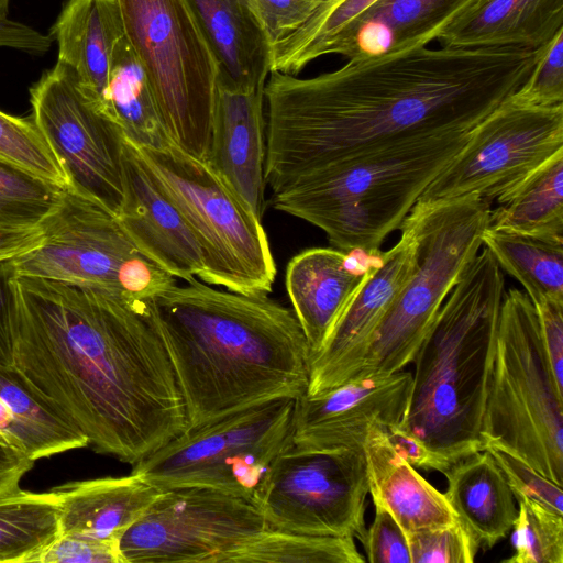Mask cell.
Here are the masks:
<instances>
[{
  "label": "cell",
  "instance_id": "41",
  "mask_svg": "<svg viewBox=\"0 0 563 563\" xmlns=\"http://www.w3.org/2000/svg\"><path fill=\"white\" fill-rule=\"evenodd\" d=\"M322 0H247L271 51L295 33Z\"/></svg>",
  "mask_w": 563,
  "mask_h": 563
},
{
  "label": "cell",
  "instance_id": "12",
  "mask_svg": "<svg viewBox=\"0 0 563 563\" xmlns=\"http://www.w3.org/2000/svg\"><path fill=\"white\" fill-rule=\"evenodd\" d=\"M367 494L363 445L312 449L291 444L275 459L252 503L273 529L361 540L366 531Z\"/></svg>",
  "mask_w": 563,
  "mask_h": 563
},
{
  "label": "cell",
  "instance_id": "31",
  "mask_svg": "<svg viewBox=\"0 0 563 563\" xmlns=\"http://www.w3.org/2000/svg\"><path fill=\"white\" fill-rule=\"evenodd\" d=\"M482 241L499 267L523 286L532 303L563 300V240L487 228Z\"/></svg>",
  "mask_w": 563,
  "mask_h": 563
},
{
  "label": "cell",
  "instance_id": "37",
  "mask_svg": "<svg viewBox=\"0 0 563 563\" xmlns=\"http://www.w3.org/2000/svg\"><path fill=\"white\" fill-rule=\"evenodd\" d=\"M64 188L0 162V229L40 227Z\"/></svg>",
  "mask_w": 563,
  "mask_h": 563
},
{
  "label": "cell",
  "instance_id": "38",
  "mask_svg": "<svg viewBox=\"0 0 563 563\" xmlns=\"http://www.w3.org/2000/svg\"><path fill=\"white\" fill-rule=\"evenodd\" d=\"M411 563H472L481 543L459 520L406 532Z\"/></svg>",
  "mask_w": 563,
  "mask_h": 563
},
{
  "label": "cell",
  "instance_id": "8",
  "mask_svg": "<svg viewBox=\"0 0 563 563\" xmlns=\"http://www.w3.org/2000/svg\"><path fill=\"white\" fill-rule=\"evenodd\" d=\"M176 146L206 162L220 66L186 0H115Z\"/></svg>",
  "mask_w": 563,
  "mask_h": 563
},
{
  "label": "cell",
  "instance_id": "26",
  "mask_svg": "<svg viewBox=\"0 0 563 563\" xmlns=\"http://www.w3.org/2000/svg\"><path fill=\"white\" fill-rule=\"evenodd\" d=\"M209 42L220 75L245 88H264L271 46L247 0H186Z\"/></svg>",
  "mask_w": 563,
  "mask_h": 563
},
{
  "label": "cell",
  "instance_id": "39",
  "mask_svg": "<svg viewBox=\"0 0 563 563\" xmlns=\"http://www.w3.org/2000/svg\"><path fill=\"white\" fill-rule=\"evenodd\" d=\"M510 98L537 107L563 104V29L540 49L529 76Z\"/></svg>",
  "mask_w": 563,
  "mask_h": 563
},
{
  "label": "cell",
  "instance_id": "32",
  "mask_svg": "<svg viewBox=\"0 0 563 563\" xmlns=\"http://www.w3.org/2000/svg\"><path fill=\"white\" fill-rule=\"evenodd\" d=\"M58 510L52 489L0 495V562L29 563L59 534Z\"/></svg>",
  "mask_w": 563,
  "mask_h": 563
},
{
  "label": "cell",
  "instance_id": "48",
  "mask_svg": "<svg viewBox=\"0 0 563 563\" xmlns=\"http://www.w3.org/2000/svg\"><path fill=\"white\" fill-rule=\"evenodd\" d=\"M34 462L0 431V495L19 489L22 477L33 467Z\"/></svg>",
  "mask_w": 563,
  "mask_h": 563
},
{
  "label": "cell",
  "instance_id": "47",
  "mask_svg": "<svg viewBox=\"0 0 563 563\" xmlns=\"http://www.w3.org/2000/svg\"><path fill=\"white\" fill-rule=\"evenodd\" d=\"M53 41L51 34H43L8 16L0 18V47H9L33 55H42L49 49Z\"/></svg>",
  "mask_w": 563,
  "mask_h": 563
},
{
  "label": "cell",
  "instance_id": "4",
  "mask_svg": "<svg viewBox=\"0 0 563 563\" xmlns=\"http://www.w3.org/2000/svg\"><path fill=\"white\" fill-rule=\"evenodd\" d=\"M484 247L442 303L413 363L399 426L453 465L485 450L482 427L505 279Z\"/></svg>",
  "mask_w": 563,
  "mask_h": 563
},
{
  "label": "cell",
  "instance_id": "21",
  "mask_svg": "<svg viewBox=\"0 0 563 563\" xmlns=\"http://www.w3.org/2000/svg\"><path fill=\"white\" fill-rule=\"evenodd\" d=\"M473 1L377 0L341 31L328 54L358 62L426 47Z\"/></svg>",
  "mask_w": 563,
  "mask_h": 563
},
{
  "label": "cell",
  "instance_id": "34",
  "mask_svg": "<svg viewBox=\"0 0 563 563\" xmlns=\"http://www.w3.org/2000/svg\"><path fill=\"white\" fill-rule=\"evenodd\" d=\"M353 537L305 536L268 529L246 563H364Z\"/></svg>",
  "mask_w": 563,
  "mask_h": 563
},
{
  "label": "cell",
  "instance_id": "28",
  "mask_svg": "<svg viewBox=\"0 0 563 563\" xmlns=\"http://www.w3.org/2000/svg\"><path fill=\"white\" fill-rule=\"evenodd\" d=\"M0 402L8 412L0 431L34 461L89 445L85 434L14 365H0Z\"/></svg>",
  "mask_w": 563,
  "mask_h": 563
},
{
  "label": "cell",
  "instance_id": "7",
  "mask_svg": "<svg viewBox=\"0 0 563 563\" xmlns=\"http://www.w3.org/2000/svg\"><path fill=\"white\" fill-rule=\"evenodd\" d=\"M490 209L489 201L475 196L412 207L405 220L417 241L416 269L350 379L393 374L413 362L449 292L482 249Z\"/></svg>",
  "mask_w": 563,
  "mask_h": 563
},
{
  "label": "cell",
  "instance_id": "46",
  "mask_svg": "<svg viewBox=\"0 0 563 563\" xmlns=\"http://www.w3.org/2000/svg\"><path fill=\"white\" fill-rule=\"evenodd\" d=\"M14 275L12 261L0 265V365L3 366L14 364L12 333V278Z\"/></svg>",
  "mask_w": 563,
  "mask_h": 563
},
{
  "label": "cell",
  "instance_id": "29",
  "mask_svg": "<svg viewBox=\"0 0 563 563\" xmlns=\"http://www.w3.org/2000/svg\"><path fill=\"white\" fill-rule=\"evenodd\" d=\"M104 111L136 147H158L172 142L145 71L124 37L112 55Z\"/></svg>",
  "mask_w": 563,
  "mask_h": 563
},
{
  "label": "cell",
  "instance_id": "30",
  "mask_svg": "<svg viewBox=\"0 0 563 563\" xmlns=\"http://www.w3.org/2000/svg\"><path fill=\"white\" fill-rule=\"evenodd\" d=\"M497 201L487 228L563 240V151Z\"/></svg>",
  "mask_w": 563,
  "mask_h": 563
},
{
  "label": "cell",
  "instance_id": "1",
  "mask_svg": "<svg viewBox=\"0 0 563 563\" xmlns=\"http://www.w3.org/2000/svg\"><path fill=\"white\" fill-rule=\"evenodd\" d=\"M540 49L420 47L306 79L272 70L265 183L276 192L362 153L471 130L523 84Z\"/></svg>",
  "mask_w": 563,
  "mask_h": 563
},
{
  "label": "cell",
  "instance_id": "16",
  "mask_svg": "<svg viewBox=\"0 0 563 563\" xmlns=\"http://www.w3.org/2000/svg\"><path fill=\"white\" fill-rule=\"evenodd\" d=\"M412 373L368 375L350 379L294 401L291 441L300 448L362 446L373 426L387 428L405 418Z\"/></svg>",
  "mask_w": 563,
  "mask_h": 563
},
{
  "label": "cell",
  "instance_id": "24",
  "mask_svg": "<svg viewBox=\"0 0 563 563\" xmlns=\"http://www.w3.org/2000/svg\"><path fill=\"white\" fill-rule=\"evenodd\" d=\"M363 450L373 503L385 508L405 533L459 521L444 493L395 451L382 427L371 428Z\"/></svg>",
  "mask_w": 563,
  "mask_h": 563
},
{
  "label": "cell",
  "instance_id": "20",
  "mask_svg": "<svg viewBox=\"0 0 563 563\" xmlns=\"http://www.w3.org/2000/svg\"><path fill=\"white\" fill-rule=\"evenodd\" d=\"M379 254L380 251L361 260L355 251L313 247L290 260L286 289L308 341L310 357L367 279Z\"/></svg>",
  "mask_w": 563,
  "mask_h": 563
},
{
  "label": "cell",
  "instance_id": "22",
  "mask_svg": "<svg viewBox=\"0 0 563 563\" xmlns=\"http://www.w3.org/2000/svg\"><path fill=\"white\" fill-rule=\"evenodd\" d=\"M563 29V0H474L438 36L446 48L540 49Z\"/></svg>",
  "mask_w": 563,
  "mask_h": 563
},
{
  "label": "cell",
  "instance_id": "40",
  "mask_svg": "<svg viewBox=\"0 0 563 563\" xmlns=\"http://www.w3.org/2000/svg\"><path fill=\"white\" fill-rule=\"evenodd\" d=\"M516 497L527 496L563 515L562 486L541 475L520 456L496 445H486Z\"/></svg>",
  "mask_w": 563,
  "mask_h": 563
},
{
  "label": "cell",
  "instance_id": "5",
  "mask_svg": "<svg viewBox=\"0 0 563 563\" xmlns=\"http://www.w3.org/2000/svg\"><path fill=\"white\" fill-rule=\"evenodd\" d=\"M471 130L413 137L331 164L273 192L272 205L321 229L336 250L377 253Z\"/></svg>",
  "mask_w": 563,
  "mask_h": 563
},
{
  "label": "cell",
  "instance_id": "42",
  "mask_svg": "<svg viewBox=\"0 0 563 563\" xmlns=\"http://www.w3.org/2000/svg\"><path fill=\"white\" fill-rule=\"evenodd\" d=\"M122 563L118 542L58 534L29 563Z\"/></svg>",
  "mask_w": 563,
  "mask_h": 563
},
{
  "label": "cell",
  "instance_id": "33",
  "mask_svg": "<svg viewBox=\"0 0 563 563\" xmlns=\"http://www.w3.org/2000/svg\"><path fill=\"white\" fill-rule=\"evenodd\" d=\"M377 0H322L309 19L271 54V71L296 76L310 62L328 55L341 31Z\"/></svg>",
  "mask_w": 563,
  "mask_h": 563
},
{
  "label": "cell",
  "instance_id": "27",
  "mask_svg": "<svg viewBox=\"0 0 563 563\" xmlns=\"http://www.w3.org/2000/svg\"><path fill=\"white\" fill-rule=\"evenodd\" d=\"M444 475V495L459 520L481 548L492 549L508 534L518 514L515 496L495 459L483 450L454 463Z\"/></svg>",
  "mask_w": 563,
  "mask_h": 563
},
{
  "label": "cell",
  "instance_id": "15",
  "mask_svg": "<svg viewBox=\"0 0 563 563\" xmlns=\"http://www.w3.org/2000/svg\"><path fill=\"white\" fill-rule=\"evenodd\" d=\"M31 118L65 169L70 189L114 217L124 200L122 131L63 63L30 89Z\"/></svg>",
  "mask_w": 563,
  "mask_h": 563
},
{
  "label": "cell",
  "instance_id": "49",
  "mask_svg": "<svg viewBox=\"0 0 563 563\" xmlns=\"http://www.w3.org/2000/svg\"><path fill=\"white\" fill-rule=\"evenodd\" d=\"M40 227L25 229H0V265L38 247L43 241Z\"/></svg>",
  "mask_w": 563,
  "mask_h": 563
},
{
  "label": "cell",
  "instance_id": "6",
  "mask_svg": "<svg viewBox=\"0 0 563 563\" xmlns=\"http://www.w3.org/2000/svg\"><path fill=\"white\" fill-rule=\"evenodd\" d=\"M541 475L563 484V391L554 382L538 316L525 291L504 294L482 427Z\"/></svg>",
  "mask_w": 563,
  "mask_h": 563
},
{
  "label": "cell",
  "instance_id": "19",
  "mask_svg": "<svg viewBox=\"0 0 563 563\" xmlns=\"http://www.w3.org/2000/svg\"><path fill=\"white\" fill-rule=\"evenodd\" d=\"M265 155L264 88H241L219 74L206 163L260 219Z\"/></svg>",
  "mask_w": 563,
  "mask_h": 563
},
{
  "label": "cell",
  "instance_id": "9",
  "mask_svg": "<svg viewBox=\"0 0 563 563\" xmlns=\"http://www.w3.org/2000/svg\"><path fill=\"white\" fill-rule=\"evenodd\" d=\"M134 147L200 244L199 279L243 295H268L276 264L261 219L206 162L174 143Z\"/></svg>",
  "mask_w": 563,
  "mask_h": 563
},
{
  "label": "cell",
  "instance_id": "35",
  "mask_svg": "<svg viewBox=\"0 0 563 563\" xmlns=\"http://www.w3.org/2000/svg\"><path fill=\"white\" fill-rule=\"evenodd\" d=\"M519 504L512 525L514 554L504 563H563V515L527 497Z\"/></svg>",
  "mask_w": 563,
  "mask_h": 563
},
{
  "label": "cell",
  "instance_id": "3",
  "mask_svg": "<svg viewBox=\"0 0 563 563\" xmlns=\"http://www.w3.org/2000/svg\"><path fill=\"white\" fill-rule=\"evenodd\" d=\"M150 299L183 397L187 429L306 393L310 347L292 311L267 295L194 278Z\"/></svg>",
  "mask_w": 563,
  "mask_h": 563
},
{
  "label": "cell",
  "instance_id": "45",
  "mask_svg": "<svg viewBox=\"0 0 563 563\" xmlns=\"http://www.w3.org/2000/svg\"><path fill=\"white\" fill-rule=\"evenodd\" d=\"M383 430L395 451L411 466L443 474L452 466L399 424L383 428Z\"/></svg>",
  "mask_w": 563,
  "mask_h": 563
},
{
  "label": "cell",
  "instance_id": "14",
  "mask_svg": "<svg viewBox=\"0 0 563 563\" xmlns=\"http://www.w3.org/2000/svg\"><path fill=\"white\" fill-rule=\"evenodd\" d=\"M563 151V104L537 107L508 97L470 132L417 202L467 196L498 200Z\"/></svg>",
  "mask_w": 563,
  "mask_h": 563
},
{
  "label": "cell",
  "instance_id": "13",
  "mask_svg": "<svg viewBox=\"0 0 563 563\" xmlns=\"http://www.w3.org/2000/svg\"><path fill=\"white\" fill-rule=\"evenodd\" d=\"M271 527L252 501L200 488L165 490L118 541L122 563H245Z\"/></svg>",
  "mask_w": 563,
  "mask_h": 563
},
{
  "label": "cell",
  "instance_id": "50",
  "mask_svg": "<svg viewBox=\"0 0 563 563\" xmlns=\"http://www.w3.org/2000/svg\"><path fill=\"white\" fill-rule=\"evenodd\" d=\"M11 0H0V18L8 16Z\"/></svg>",
  "mask_w": 563,
  "mask_h": 563
},
{
  "label": "cell",
  "instance_id": "43",
  "mask_svg": "<svg viewBox=\"0 0 563 563\" xmlns=\"http://www.w3.org/2000/svg\"><path fill=\"white\" fill-rule=\"evenodd\" d=\"M375 506L374 520L366 528L363 544L371 563H411L406 533L383 507Z\"/></svg>",
  "mask_w": 563,
  "mask_h": 563
},
{
  "label": "cell",
  "instance_id": "2",
  "mask_svg": "<svg viewBox=\"0 0 563 563\" xmlns=\"http://www.w3.org/2000/svg\"><path fill=\"white\" fill-rule=\"evenodd\" d=\"M14 366L100 454L134 465L187 430L151 302L14 275Z\"/></svg>",
  "mask_w": 563,
  "mask_h": 563
},
{
  "label": "cell",
  "instance_id": "25",
  "mask_svg": "<svg viewBox=\"0 0 563 563\" xmlns=\"http://www.w3.org/2000/svg\"><path fill=\"white\" fill-rule=\"evenodd\" d=\"M49 34L57 43V62L75 71L104 111L112 55L124 37L117 1L67 0Z\"/></svg>",
  "mask_w": 563,
  "mask_h": 563
},
{
  "label": "cell",
  "instance_id": "10",
  "mask_svg": "<svg viewBox=\"0 0 563 563\" xmlns=\"http://www.w3.org/2000/svg\"><path fill=\"white\" fill-rule=\"evenodd\" d=\"M294 401L272 400L187 429L132 473L162 490L211 489L252 501L275 459L292 444Z\"/></svg>",
  "mask_w": 563,
  "mask_h": 563
},
{
  "label": "cell",
  "instance_id": "11",
  "mask_svg": "<svg viewBox=\"0 0 563 563\" xmlns=\"http://www.w3.org/2000/svg\"><path fill=\"white\" fill-rule=\"evenodd\" d=\"M41 228V245L12 261L15 275L130 300L151 299L176 284L136 249L113 214L70 188L62 191Z\"/></svg>",
  "mask_w": 563,
  "mask_h": 563
},
{
  "label": "cell",
  "instance_id": "18",
  "mask_svg": "<svg viewBox=\"0 0 563 563\" xmlns=\"http://www.w3.org/2000/svg\"><path fill=\"white\" fill-rule=\"evenodd\" d=\"M122 165L124 200L115 218L124 233L143 255L175 278H200L205 257L197 238L125 139Z\"/></svg>",
  "mask_w": 563,
  "mask_h": 563
},
{
  "label": "cell",
  "instance_id": "44",
  "mask_svg": "<svg viewBox=\"0 0 563 563\" xmlns=\"http://www.w3.org/2000/svg\"><path fill=\"white\" fill-rule=\"evenodd\" d=\"M550 368L555 384L563 387V300L544 299L533 303Z\"/></svg>",
  "mask_w": 563,
  "mask_h": 563
},
{
  "label": "cell",
  "instance_id": "36",
  "mask_svg": "<svg viewBox=\"0 0 563 563\" xmlns=\"http://www.w3.org/2000/svg\"><path fill=\"white\" fill-rule=\"evenodd\" d=\"M0 162L60 188L70 187L65 169L32 118L0 111Z\"/></svg>",
  "mask_w": 563,
  "mask_h": 563
},
{
  "label": "cell",
  "instance_id": "23",
  "mask_svg": "<svg viewBox=\"0 0 563 563\" xmlns=\"http://www.w3.org/2000/svg\"><path fill=\"white\" fill-rule=\"evenodd\" d=\"M52 490L58 499L59 534L117 542L165 492L132 472L69 482Z\"/></svg>",
  "mask_w": 563,
  "mask_h": 563
},
{
  "label": "cell",
  "instance_id": "17",
  "mask_svg": "<svg viewBox=\"0 0 563 563\" xmlns=\"http://www.w3.org/2000/svg\"><path fill=\"white\" fill-rule=\"evenodd\" d=\"M397 244L380 252L367 279L311 355L307 395L347 382L377 327L416 269L417 241L404 220Z\"/></svg>",
  "mask_w": 563,
  "mask_h": 563
}]
</instances>
